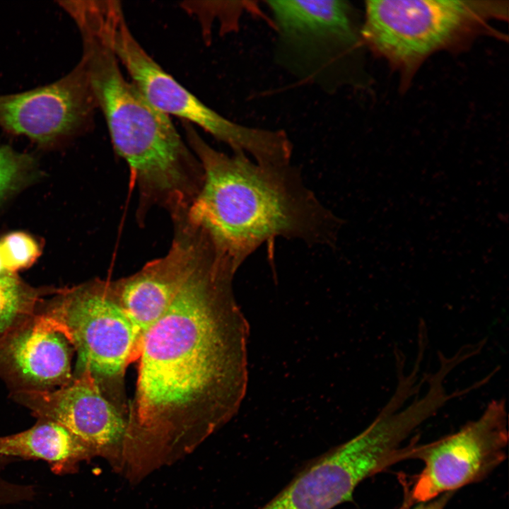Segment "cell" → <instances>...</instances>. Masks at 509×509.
I'll list each match as a JSON object with an SVG mask.
<instances>
[{"mask_svg": "<svg viewBox=\"0 0 509 509\" xmlns=\"http://www.w3.org/2000/svg\"><path fill=\"white\" fill-rule=\"evenodd\" d=\"M235 271L201 242L172 303L142 338L124 451L130 483L193 452L238 409L245 328Z\"/></svg>", "mask_w": 509, "mask_h": 509, "instance_id": "6da1fadb", "label": "cell"}, {"mask_svg": "<svg viewBox=\"0 0 509 509\" xmlns=\"http://www.w3.org/2000/svg\"><path fill=\"white\" fill-rule=\"evenodd\" d=\"M187 142L200 162L204 181L188 219L203 228L238 269L266 241L298 238L334 242L340 221L307 188L290 163L264 165L242 153L211 147L183 122Z\"/></svg>", "mask_w": 509, "mask_h": 509, "instance_id": "7a4b0ae2", "label": "cell"}, {"mask_svg": "<svg viewBox=\"0 0 509 509\" xmlns=\"http://www.w3.org/2000/svg\"><path fill=\"white\" fill-rule=\"evenodd\" d=\"M83 61L116 153L129 166L139 192L137 216L158 206L171 218L186 213L204 181L200 162L170 117L154 108L130 81L107 43L82 30Z\"/></svg>", "mask_w": 509, "mask_h": 509, "instance_id": "3957f363", "label": "cell"}, {"mask_svg": "<svg viewBox=\"0 0 509 509\" xmlns=\"http://www.w3.org/2000/svg\"><path fill=\"white\" fill-rule=\"evenodd\" d=\"M45 313L76 351L78 372L88 370L107 400L127 416L124 377L139 349L113 281L95 279L69 289Z\"/></svg>", "mask_w": 509, "mask_h": 509, "instance_id": "277c9868", "label": "cell"}, {"mask_svg": "<svg viewBox=\"0 0 509 509\" xmlns=\"http://www.w3.org/2000/svg\"><path fill=\"white\" fill-rule=\"evenodd\" d=\"M503 11L492 1H368L361 35L397 68L413 71L428 55L468 40Z\"/></svg>", "mask_w": 509, "mask_h": 509, "instance_id": "5b68a950", "label": "cell"}, {"mask_svg": "<svg viewBox=\"0 0 509 509\" xmlns=\"http://www.w3.org/2000/svg\"><path fill=\"white\" fill-rule=\"evenodd\" d=\"M276 30L274 58L299 81L334 93L348 81L359 42L352 7L342 0L266 1Z\"/></svg>", "mask_w": 509, "mask_h": 509, "instance_id": "8992f818", "label": "cell"}, {"mask_svg": "<svg viewBox=\"0 0 509 509\" xmlns=\"http://www.w3.org/2000/svg\"><path fill=\"white\" fill-rule=\"evenodd\" d=\"M94 31L125 67L132 83L154 108L196 124L233 153L255 160L268 154L272 146L269 130L236 123L206 106L165 72L144 49L131 33L118 1H110L98 11Z\"/></svg>", "mask_w": 509, "mask_h": 509, "instance_id": "52a82bcc", "label": "cell"}, {"mask_svg": "<svg viewBox=\"0 0 509 509\" xmlns=\"http://www.w3.org/2000/svg\"><path fill=\"white\" fill-rule=\"evenodd\" d=\"M402 446L393 426L374 419L302 471L260 509H332L349 501L363 480L399 462Z\"/></svg>", "mask_w": 509, "mask_h": 509, "instance_id": "ba28073f", "label": "cell"}, {"mask_svg": "<svg viewBox=\"0 0 509 509\" xmlns=\"http://www.w3.org/2000/svg\"><path fill=\"white\" fill-rule=\"evenodd\" d=\"M508 415L503 399L489 402L481 415L457 432L425 445L412 444L407 459L423 468L414 483L407 505L433 500L481 481L505 459Z\"/></svg>", "mask_w": 509, "mask_h": 509, "instance_id": "9c48e42d", "label": "cell"}, {"mask_svg": "<svg viewBox=\"0 0 509 509\" xmlns=\"http://www.w3.org/2000/svg\"><path fill=\"white\" fill-rule=\"evenodd\" d=\"M98 109L83 61L60 79L32 90L0 94V127L49 146L93 125Z\"/></svg>", "mask_w": 509, "mask_h": 509, "instance_id": "30bf717a", "label": "cell"}, {"mask_svg": "<svg viewBox=\"0 0 509 509\" xmlns=\"http://www.w3.org/2000/svg\"><path fill=\"white\" fill-rule=\"evenodd\" d=\"M18 396L35 415L66 428L94 457L122 474L127 416L107 400L88 370L55 390H24Z\"/></svg>", "mask_w": 509, "mask_h": 509, "instance_id": "8fae6325", "label": "cell"}, {"mask_svg": "<svg viewBox=\"0 0 509 509\" xmlns=\"http://www.w3.org/2000/svg\"><path fill=\"white\" fill-rule=\"evenodd\" d=\"M71 344L48 315L33 317L0 341V363L34 389L65 385L71 375Z\"/></svg>", "mask_w": 509, "mask_h": 509, "instance_id": "7c38bea8", "label": "cell"}, {"mask_svg": "<svg viewBox=\"0 0 509 509\" xmlns=\"http://www.w3.org/2000/svg\"><path fill=\"white\" fill-rule=\"evenodd\" d=\"M0 456L42 460L56 473L74 472L81 462L94 457L66 428L45 419L26 431L0 437Z\"/></svg>", "mask_w": 509, "mask_h": 509, "instance_id": "4fadbf2b", "label": "cell"}, {"mask_svg": "<svg viewBox=\"0 0 509 509\" xmlns=\"http://www.w3.org/2000/svg\"><path fill=\"white\" fill-rule=\"evenodd\" d=\"M37 300L14 274L0 276V341L33 317Z\"/></svg>", "mask_w": 509, "mask_h": 509, "instance_id": "5bb4252c", "label": "cell"}, {"mask_svg": "<svg viewBox=\"0 0 509 509\" xmlns=\"http://www.w3.org/2000/svg\"><path fill=\"white\" fill-rule=\"evenodd\" d=\"M0 253L6 271L14 274L31 266L40 255V248L32 236L18 231L0 240Z\"/></svg>", "mask_w": 509, "mask_h": 509, "instance_id": "9a60e30c", "label": "cell"}, {"mask_svg": "<svg viewBox=\"0 0 509 509\" xmlns=\"http://www.w3.org/2000/svg\"><path fill=\"white\" fill-rule=\"evenodd\" d=\"M28 163L24 155L0 146V200L15 187Z\"/></svg>", "mask_w": 509, "mask_h": 509, "instance_id": "2e32d148", "label": "cell"}, {"mask_svg": "<svg viewBox=\"0 0 509 509\" xmlns=\"http://www.w3.org/2000/svg\"><path fill=\"white\" fill-rule=\"evenodd\" d=\"M7 458L0 456V467ZM33 494L31 487L11 484L0 475V505L28 500Z\"/></svg>", "mask_w": 509, "mask_h": 509, "instance_id": "e0dca14e", "label": "cell"}, {"mask_svg": "<svg viewBox=\"0 0 509 509\" xmlns=\"http://www.w3.org/2000/svg\"><path fill=\"white\" fill-rule=\"evenodd\" d=\"M452 495V493H444L429 501L420 503L413 509H444Z\"/></svg>", "mask_w": 509, "mask_h": 509, "instance_id": "ac0fdd59", "label": "cell"}, {"mask_svg": "<svg viewBox=\"0 0 509 509\" xmlns=\"http://www.w3.org/2000/svg\"><path fill=\"white\" fill-rule=\"evenodd\" d=\"M6 274H9V273H7L4 267L3 262L1 260V253H0V276Z\"/></svg>", "mask_w": 509, "mask_h": 509, "instance_id": "d6986e66", "label": "cell"}]
</instances>
